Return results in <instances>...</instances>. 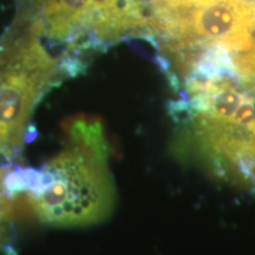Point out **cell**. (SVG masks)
Listing matches in <instances>:
<instances>
[{
  "label": "cell",
  "instance_id": "6da1fadb",
  "mask_svg": "<svg viewBox=\"0 0 255 255\" xmlns=\"http://www.w3.org/2000/svg\"><path fill=\"white\" fill-rule=\"evenodd\" d=\"M65 141L39 173L25 180L28 209L44 225L79 228L107 220L116 203L104 127L94 117L66 122Z\"/></svg>",
  "mask_w": 255,
  "mask_h": 255
},
{
  "label": "cell",
  "instance_id": "7a4b0ae2",
  "mask_svg": "<svg viewBox=\"0 0 255 255\" xmlns=\"http://www.w3.org/2000/svg\"><path fill=\"white\" fill-rule=\"evenodd\" d=\"M43 36L38 19H20L0 36V161L19 155L38 103L63 76Z\"/></svg>",
  "mask_w": 255,
  "mask_h": 255
},
{
  "label": "cell",
  "instance_id": "3957f363",
  "mask_svg": "<svg viewBox=\"0 0 255 255\" xmlns=\"http://www.w3.org/2000/svg\"><path fill=\"white\" fill-rule=\"evenodd\" d=\"M194 135L200 159L229 182L255 186V104L223 79L194 85Z\"/></svg>",
  "mask_w": 255,
  "mask_h": 255
},
{
  "label": "cell",
  "instance_id": "277c9868",
  "mask_svg": "<svg viewBox=\"0 0 255 255\" xmlns=\"http://www.w3.org/2000/svg\"><path fill=\"white\" fill-rule=\"evenodd\" d=\"M151 25L177 46H214L244 52L255 40L254 0H157Z\"/></svg>",
  "mask_w": 255,
  "mask_h": 255
},
{
  "label": "cell",
  "instance_id": "5b68a950",
  "mask_svg": "<svg viewBox=\"0 0 255 255\" xmlns=\"http://www.w3.org/2000/svg\"><path fill=\"white\" fill-rule=\"evenodd\" d=\"M235 68L245 84L255 91V40L250 49L237 53Z\"/></svg>",
  "mask_w": 255,
  "mask_h": 255
}]
</instances>
